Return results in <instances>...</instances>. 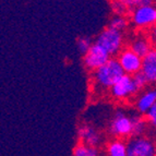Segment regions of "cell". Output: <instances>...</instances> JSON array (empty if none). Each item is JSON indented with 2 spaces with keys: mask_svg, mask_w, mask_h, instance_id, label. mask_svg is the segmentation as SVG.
<instances>
[{
  "mask_svg": "<svg viewBox=\"0 0 156 156\" xmlns=\"http://www.w3.org/2000/svg\"><path fill=\"white\" fill-rule=\"evenodd\" d=\"M123 2L126 3L129 10H133V9L142 7V5H152L154 0H123Z\"/></svg>",
  "mask_w": 156,
  "mask_h": 156,
  "instance_id": "obj_18",
  "label": "cell"
},
{
  "mask_svg": "<svg viewBox=\"0 0 156 156\" xmlns=\"http://www.w3.org/2000/svg\"><path fill=\"white\" fill-rule=\"evenodd\" d=\"M146 130V121L142 117H133V133L132 135H142Z\"/></svg>",
  "mask_w": 156,
  "mask_h": 156,
  "instance_id": "obj_16",
  "label": "cell"
},
{
  "mask_svg": "<svg viewBox=\"0 0 156 156\" xmlns=\"http://www.w3.org/2000/svg\"><path fill=\"white\" fill-rule=\"evenodd\" d=\"M156 103V87L145 90L135 101V108L141 115H146Z\"/></svg>",
  "mask_w": 156,
  "mask_h": 156,
  "instance_id": "obj_9",
  "label": "cell"
},
{
  "mask_svg": "<svg viewBox=\"0 0 156 156\" xmlns=\"http://www.w3.org/2000/svg\"><path fill=\"white\" fill-rule=\"evenodd\" d=\"M152 39H153V42L156 43V26H154V27H152Z\"/></svg>",
  "mask_w": 156,
  "mask_h": 156,
  "instance_id": "obj_22",
  "label": "cell"
},
{
  "mask_svg": "<svg viewBox=\"0 0 156 156\" xmlns=\"http://www.w3.org/2000/svg\"><path fill=\"white\" fill-rule=\"evenodd\" d=\"M109 59L110 55L108 54V51L97 43H94L89 51L84 55L83 63L87 70L95 71L104 63H106Z\"/></svg>",
  "mask_w": 156,
  "mask_h": 156,
  "instance_id": "obj_7",
  "label": "cell"
},
{
  "mask_svg": "<svg viewBox=\"0 0 156 156\" xmlns=\"http://www.w3.org/2000/svg\"><path fill=\"white\" fill-rule=\"evenodd\" d=\"M92 45L93 44H92L91 39L87 37H80L78 39V49L82 55H85L86 52L89 51Z\"/></svg>",
  "mask_w": 156,
  "mask_h": 156,
  "instance_id": "obj_19",
  "label": "cell"
},
{
  "mask_svg": "<svg viewBox=\"0 0 156 156\" xmlns=\"http://www.w3.org/2000/svg\"><path fill=\"white\" fill-rule=\"evenodd\" d=\"M146 120L148 121V123L154 127L156 129V103L153 105L151 109L148 110L146 114Z\"/></svg>",
  "mask_w": 156,
  "mask_h": 156,
  "instance_id": "obj_21",
  "label": "cell"
},
{
  "mask_svg": "<svg viewBox=\"0 0 156 156\" xmlns=\"http://www.w3.org/2000/svg\"><path fill=\"white\" fill-rule=\"evenodd\" d=\"M95 43L106 49L110 56L118 55L123 48L122 31L108 26L98 34V36L95 39Z\"/></svg>",
  "mask_w": 156,
  "mask_h": 156,
  "instance_id": "obj_2",
  "label": "cell"
},
{
  "mask_svg": "<svg viewBox=\"0 0 156 156\" xmlns=\"http://www.w3.org/2000/svg\"><path fill=\"white\" fill-rule=\"evenodd\" d=\"M78 135L81 142L91 146H98L101 143V135L94 128L90 126H82L79 128Z\"/></svg>",
  "mask_w": 156,
  "mask_h": 156,
  "instance_id": "obj_11",
  "label": "cell"
},
{
  "mask_svg": "<svg viewBox=\"0 0 156 156\" xmlns=\"http://www.w3.org/2000/svg\"><path fill=\"white\" fill-rule=\"evenodd\" d=\"M133 81H134L135 86H136L138 91H142V90H144L148 83V81H147V79H146L145 74H144L142 71L133 74Z\"/></svg>",
  "mask_w": 156,
  "mask_h": 156,
  "instance_id": "obj_17",
  "label": "cell"
},
{
  "mask_svg": "<svg viewBox=\"0 0 156 156\" xmlns=\"http://www.w3.org/2000/svg\"><path fill=\"white\" fill-rule=\"evenodd\" d=\"M110 95L115 99L118 101H123L129 97L133 96L135 93H138V89L135 86L134 81H133V76L125 73L119 80L112 86L109 90Z\"/></svg>",
  "mask_w": 156,
  "mask_h": 156,
  "instance_id": "obj_5",
  "label": "cell"
},
{
  "mask_svg": "<svg viewBox=\"0 0 156 156\" xmlns=\"http://www.w3.org/2000/svg\"><path fill=\"white\" fill-rule=\"evenodd\" d=\"M118 60L122 67L125 73L128 74H135L142 70V63L143 58L134 52L130 47L129 48H122V50L118 54Z\"/></svg>",
  "mask_w": 156,
  "mask_h": 156,
  "instance_id": "obj_8",
  "label": "cell"
},
{
  "mask_svg": "<svg viewBox=\"0 0 156 156\" xmlns=\"http://www.w3.org/2000/svg\"><path fill=\"white\" fill-rule=\"evenodd\" d=\"M109 131L116 138H129L133 133V117H129L123 112H117L109 125Z\"/></svg>",
  "mask_w": 156,
  "mask_h": 156,
  "instance_id": "obj_4",
  "label": "cell"
},
{
  "mask_svg": "<svg viewBox=\"0 0 156 156\" xmlns=\"http://www.w3.org/2000/svg\"><path fill=\"white\" fill-rule=\"evenodd\" d=\"M99 154L97 146H91L81 142L80 144L73 148L74 156H97Z\"/></svg>",
  "mask_w": 156,
  "mask_h": 156,
  "instance_id": "obj_14",
  "label": "cell"
},
{
  "mask_svg": "<svg viewBox=\"0 0 156 156\" xmlns=\"http://www.w3.org/2000/svg\"><path fill=\"white\" fill-rule=\"evenodd\" d=\"M109 26L116 30H119V31H125L128 26V21L127 19L121 14H116L112 19V21L109 22Z\"/></svg>",
  "mask_w": 156,
  "mask_h": 156,
  "instance_id": "obj_15",
  "label": "cell"
},
{
  "mask_svg": "<svg viewBox=\"0 0 156 156\" xmlns=\"http://www.w3.org/2000/svg\"><path fill=\"white\" fill-rule=\"evenodd\" d=\"M142 72L145 74L148 83L156 84V48H152L143 57Z\"/></svg>",
  "mask_w": 156,
  "mask_h": 156,
  "instance_id": "obj_10",
  "label": "cell"
},
{
  "mask_svg": "<svg viewBox=\"0 0 156 156\" xmlns=\"http://www.w3.org/2000/svg\"><path fill=\"white\" fill-rule=\"evenodd\" d=\"M106 152L109 156H128L127 144L121 139L118 138L107 144Z\"/></svg>",
  "mask_w": 156,
  "mask_h": 156,
  "instance_id": "obj_13",
  "label": "cell"
},
{
  "mask_svg": "<svg viewBox=\"0 0 156 156\" xmlns=\"http://www.w3.org/2000/svg\"><path fill=\"white\" fill-rule=\"evenodd\" d=\"M128 156H154L156 155V145L147 138L135 135L127 143Z\"/></svg>",
  "mask_w": 156,
  "mask_h": 156,
  "instance_id": "obj_6",
  "label": "cell"
},
{
  "mask_svg": "<svg viewBox=\"0 0 156 156\" xmlns=\"http://www.w3.org/2000/svg\"><path fill=\"white\" fill-rule=\"evenodd\" d=\"M130 48L134 52H136L139 56L143 58L152 49V45L151 42L146 37H136V38H134L131 42Z\"/></svg>",
  "mask_w": 156,
  "mask_h": 156,
  "instance_id": "obj_12",
  "label": "cell"
},
{
  "mask_svg": "<svg viewBox=\"0 0 156 156\" xmlns=\"http://www.w3.org/2000/svg\"><path fill=\"white\" fill-rule=\"evenodd\" d=\"M112 8L116 14H121V16H123L129 10L126 3L123 2V0H112Z\"/></svg>",
  "mask_w": 156,
  "mask_h": 156,
  "instance_id": "obj_20",
  "label": "cell"
},
{
  "mask_svg": "<svg viewBox=\"0 0 156 156\" xmlns=\"http://www.w3.org/2000/svg\"><path fill=\"white\" fill-rule=\"evenodd\" d=\"M125 74L118 58H110L106 63L94 71V84L98 91L110 90L121 76Z\"/></svg>",
  "mask_w": 156,
  "mask_h": 156,
  "instance_id": "obj_1",
  "label": "cell"
},
{
  "mask_svg": "<svg viewBox=\"0 0 156 156\" xmlns=\"http://www.w3.org/2000/svg\"><path fill=\"white\" fill-rule=\"evenodd\" d=\"M131 22L139 29H151L156 26V5L152 3L133 9Z\"/></svg>",
  "mask_w": 156,
  "mask_h": 156,
  "instance_id": "obj_3",
  "label": "cell"
}]
</instances>
